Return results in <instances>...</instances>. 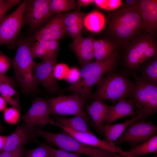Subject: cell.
Instances as JSON below:
<instances>
[{"mask_svg": "<svg viewBox=\"0 0 157 157\" xmlns=\"http://www.w3.org/2000/svg\"><path fill=\"white\" fill-rule=\"evenodd\" d=\"M56 121L61 126L65 127L74 131L93 134L87 124L85 121L82 117L75 116L72 118H65L57 115L54 116Z\"/></svg>", "mask_w": 157, "mask_h": 157, "instance_id": "cell-24", "label": "cell"}, {"mask_svg": "<svg viewBox=\"0 0 157 157\" xmlns=\"http://www.w3.org/2000/svg\"><path fill=\"white\" fill-rule=\"evenodd\" d=\"M5 1V0H0V5L3 3Z\"/></svg>", "mask_w": 157, "mask_h": 157, "instance_id": "cell-46", "label": "cell"}, {"mask_svg": "<svg viewBox=\"0 0 157 157\" xmlns=\"http://www.w3.org/2000/svg\"><path fill=\"white\" fill-rule=\"evenodd\" d=\"M80 78V70L74 67L70 68L65 80L72 85L77 83Z\"/></svg>", "mask_w": 157, "mask_h": 157, "instance_id": "cell-36", "label": "cell"}, {"mask_svg": "<svg viewBox=\"0 0 157 157\" xmlns=\"http://www.w3.org/2000/svg\"><path fill=\"white\" fill-rule=\"evenodd\" d=\"M112 154L114 156V157H123L122 156L119 155L118 154L114 153H112Z\"/></svg>", "mask_w": 157, "mask_h": 157, "instance_id": "cell-45", "label": "cell"}, {"mask_svg": "<svg viewBox=\"0 0 157 157\" xmlns=\"http://www.w3.org/2000/svg\"><path fill=\"white\" fill-rule=\"evenodd\" d=\"M3 114L5 122L11 124H16L20 117V114L19 110L13 107L6 108L3 110Z\"/></svg>", "mask_w": 157, "mask_h": 157, "instance_id": "cell-32", "label": "cell"}, {"mask_svg": "<svg viewBox=\"0 0 157 157\" xmlns=\"http://www.w3.org/2000/svg\"><path fill=\"white\" fill-rule=\"evenodd\" d=\"M32 136L33 138L37 137L43 138L59 149L81 155L84 154L88 157H114L112 153L83 143L63 130L59 133H53L40 128H34Z\"/></svg>", "mask_w": 157, "mask_h": 157, "instance_id": "cell-5", "label": "cell"}, {"mask_svg": "<svg viewBox=\"0 0 157 157\" xmlns=\"http://www.w3.org/2000/svg\"><path fill=\"white\" fill-rule=\"evenodd\" d=\"M85 16L78 11L64 14L63 23L66 33L73 39L81 35Z\"/></svg>", "mask_w": 157, "mask_h": 157, "instance_id": "cell-21", "label": "cell"}, {"mask_svg": "<svg viewBox=\"0 0 157 157\" xmlns=\"http://www.w3.org/2000/svg\"><path fill=\"white\" fill-rule=\"evenodd\" d=\"M25 152L23 146L21 147L14 150L0 153V157H22Z\"/></svg>", "mask_w": 157, "mask_h": 157, "instance_id": "cell-38", "label": "cell"}, {"mask_svg": "<svg viewBox=\"0 0 157 157\" xmlns=\"http://www.w3.org/2000/svg\"><path fill=\"white\" fill-rule=\"evenodd\" d=\"M107 30L111 40L126 48L144 30L137 4L123 6L111 12L108 16Z\"/></svg>", "mask_w": 157, "mask_h": 157, "instance_id": "cell-1", "label": "cell"}, {"mask_svg": "<svg viewBox=\"0 0 157 157\" xmlns=\"http://www.w3.org/2000/svg\"><path fill=\"white\" fill-rule=\"evenodd\" d=\"M137 4L144 30L155 36L157 30V0H138Z\"/></svg>", "mask_w": 157, "mask_h": 157, "instance_id": "cell-15", "label": "cell"}, {"mask_svg": "<svg viewBox=\"0 0 157 157\" xmlns=\"http://www.w3.org/2000/svg\"><path fill=\"white\" fill-rule=\"evenodd\" d=\"M30 50L34 59L38 58L42 61L50 60L47 49L41 41H38L30 46Z\"/></svg>", "mask_w": 157, "mask_h": 157, "instance_id": "cell-30", "label": "cell"}, {"mask_svg": "<svg viewBox=\"0 0 157 157\" xmlns=\"http://www.w3.org/2000/svg\"><path fill=\"white\" fill-rule=\"evenodd\" d=\"M49 5L51 13H59L71 9H76L77 4L74 0H50Z\"/></svg>", "mask_w": 157, "mask_h": 157, "instance_id": "cell-29", "label": "cell"}, {"mask_svg": "<svg viewBox=\"0 0 157 157\" xmlns=\"http://www.w3.org/2000/svg\"><path fill=\"white\" fill-rule=\"evenodd\" d=\"M24 156L25 157H51L47 150L40 146L27 151Z\"/></svg>", "mask_w": 157, "mask_h": 157, "instance_id": "cell-34", "label": "cell"}, {"mask_svg": "<svg viewBox=\"0 0 157 157\" xmlns=\"http://www.w3.org/2000/svg\"><path fill=\"white\" fill-rule=\"evenodd\" d=\"M126 48L123 68L120 71L129 76L135 73L142 64L157 56L155 36L148 33L137 36Z\"/></svg>", "mask_w": 157, "mask_h": 157, "instance_id": "cell-3", "label": "cell"}, {"mask_svg": "<svg viewBox=\"0 0 157 157\" xmlns=\"http://www.w3.org/2000/svg\"><path fill=\"white\" fill-rule=\"evenodd\" d=\"M69 135L85 144L98 148L111 153L119 154L125 157H132L127 152L119 146H117L113 141L104 138H97L93 134L77 131L69 128L61 126L60 128Z\"/></svg>", "mask_w": 157, "mask_h": 157, "instance_id": "cell-13", "label": "cell"}, {"mask_svg": "<svg viewBox=\"0 0 157 157\" xmlns=\"http://www.w3.org/2000/svg\"><path fill=\"white\" fill-rule=\"evenodd\" d=\"M34 128L26 125H19L15 131L7 136L6 143L0 153L15 150L23 146L33 139L32 133Z\"/></svg>", "mask_w": 157, "mask_h": 157, "instance_id": "cell-18", "label": "cell"}, {"mask_svg": "<svg viewBox=\"0 0 157 157\" xmlns=\"http://www.w3.org/2000/svg\"><path fill=\"white\" fill-rule=\"evenodd\" d=\"M105 22L104 15L98 11H94L85 16L83 25L89 31L97 33L102 30Z\"/></svg>", "mask_w": 157, "mask_h": 157, "instance_id": "cell-26", "label": "cell"}, {"mask_svg": "<svg viewBox=\"0 0 157 157\" xmlns=\"http://www.w3.org/2000/svg\"><path fill=\"white\" fill-rule=\"evenodd\" d=\"M136 114L131 100L123 99L118 101L115 105L110 106L104 123L110 124L120 118L133 116Z\"/></svg>", "mask_w": 157, "mask_h": 157, "instance_id": "cell-20", "label": "cell"}, {"mask_svg": "<svg viewBox=\"0 0 157 157\" xmlns=\"http://www.w3.org/2000/svg\"><path fill=\"white\" fill-rule=\"evenodd\" d=\"M70 68L66 64L58 63L55 65L53 74L56 79H65Z\"/></svg>", "mask_w": 157, "mask_h": 157, "instance_id": "cell-33", "label": "cell"}, {"mask_svg": "<svg viewBox=\"0 0 157 157\" xmlns=\"http://www.w3.org/2000/svg\"><path fill=\"white\" fill-rule=\"evenodd\" d=\"M127 151L132 157H139L151 153L157 154V134L142 143L131 147Z\"/></svg>", "mask_w": 157, "mask_h": 157, "instance_id": "cell-25", "label": "cell"}, {"mask_svg": "<svg viewBox=\"0 0 157 157\" xmlns=\"http://www.w3.org/2000/svg\"><path fill=\"white\" fill-rule=\"evenodd\" d=\"M135 83L128 98L132 101L136 113L142 115L140 120L145 121L157 112V83L144 81L133 74Z\"/></svg>", "mask_w": 157, "mask_h": 157, "instance_id": "cell-7", "label": "cell"}, {"mask_svg": "<svg viewBox=\"0 0 157 157\" xmlns=\"http://www.w3.org/2000/svg\"><path fill=\"white\" fill-rule=\"evenodd\" d=\"M21 0H8L0 5V22L3 18L5 13L11 8L20 3Z\"/></svg>", "mask_w": 157, "mask_h": 157, "instance_id": "cell-35", "label": "cell"}, {"mask_svg": "<svg viewBox=\"0 0 157 157\" xmlns=\"http://www.w3.org/2000/svg\"><path fill=\"white\" fill-rule=\"evenodd\" d=\"M26 3L27 0H24L14 11L1 21L0 46L6 43L14 44L25 24L23 15Z\"/></svg>", "mask_w": 157, "mask_h": 157, "instance_id": "cell-10", "label": "cell"}, {"mask_svg": "<svg viewBox=\"0 0 157 157\" xmlns=\"http://www.w3.org/2000/svg\"><path fill=\"white\" fill-rule=\"evenodd\" d=\"M0 93L6 103L18 110L20 109L19 103V94L12 86L2 83L0 86Z\"/></svg>", "mask_w": 157, "mask_h": 157, "instance_id": "cell-28", "label": "cell"}, {"mask_svg": "<svg viewBox=\"0 0 157 157\" xmlns=\"http://www.w3.org/2000/svg\"><path fill=\"white\" fill-rule=\"evenodd\" d=\"M87 101L77 94L61 95L48 100L51 114L54 115H73L83 118L91 126L93 123L84 110L83 106Z\"/></svg>", "mask_w": 157, "mask_h": 157, "instance_id": "cell-8", "label": "cell"}, {"mask_svg": "<svg viewBox=\"0 0 157 157\" xmlns=\"http://www.w3.org/2000/svg\"><path fill=\"white\" fill-rule=\"evenodd\" d=\"M35 139L37 143L47 150L51 157H81L80 154L69 152L60 149H56L41 143Z\"/></svg>", "mask_w": 157, "mask_h": 157, "instance_id": "cell-31", "label": "cell"}, {"mask_svg": "<svg viewBox=\"0 0 157 157\" xmlns=\"http://www.w3.org/2000/svg\"><path fill=\"white\" fill-rule=\"evenodd\" d=\"M142 115L140 113L124 122L113 124H104L98 132L107 140L116 141L122 135L128 126L137 119H140Z\"/></svg>", "mask_w": 157, "mask_h": 157, "instance_id": "cell-22", "label": "cell"}, {"mask_svg": "<svg viewBox=\"0 0 157 157\" xmlns=\"http://www.w3.org/2000/svg\"><path fill=\"white\" fill-rule=\"evenodd\" d=\"M57 58L40 63H35L34 66V77L36 84L40 83L51 94L58 92L60 89L53 72Z\"/></svg>", "mask_w": 157, "mask_h": 157, "instance_id": "cell-14", "label": "cell"}, {"mask_svg": "<svg viewBox=\"0 0 157 157\" xmlns=\"http://www.w3.org/2000/svg\"><path fill=\"white\" fill-rule=\"evenodd\" d=\"M2 83H3V82L0 81V86Z\"/></svg>", "mask_w": 157, "mask_h": 157, "instance_id": "cell-49", "label": "cell"}, {"mask_svg": "<svg viewBox=\"0 0 157 157\" xmlns=\"http://www.w3.org/2000/svg\"><path fill=\"white\" fill-rule=\"evenodd\" d=\"M122 4L120 0H105L104 9L109 11L115 10L120 7Z\"/></svg>", "mask_w": 157, "mask_h": 157, "instance_id": "cell-39", "label": "cell"}, {"mask_svg": "<svg viewBox=\"0 0 157 157\" xmlns=\"http://www.w3.org/2000/svg\"><path fill=\"white\" fill-rule=\"evenodd\" d=\"M30 47L29 41L19 40L16 54L13 60L15 78L22 91L26 93L36 90L38 86L34 77L35 62Z\"/></svg>", "mask_w": 157, "mask_h": 157, "instance_id": "cell-6", "label": "cell"}, {"mask_svg": "<svg viewBox=\"0 0 157 157\" xmlns=\"http://www.w3.org/2000/svg\"><path fill=\"white\" fill-rule=\"evenodd\" d=\"M0 81L3 83L9 85L13 87L14 82L13 80L6 74H3L0 72Z\"/></svg>", "mask_w": 157, "mask_h": 157, "instance_id": "cell-40", "label": "cell"}, {"mask_svg": "<svg viewBox=\"0 0 157 157\" xmlns=\"http://www.w3.org/2000/svg\"><path fill=\"white\" fill-rule=\"evenodd\" d=\"M117 50L106 59L99 62H92L81 67L80 70V78L76 83L58 92H70L78 94L87 101L91 99L93 87L105 75L114 70L120 58Z\"/></svg>", "mask_w": 157, "mask_h": 157, "instance_id": "cell-2", "label": "cell"}, {"mask_svg": "<svg viewBox=\"0 0 157 157\" xmlns=\"http://www.w3.org/2000/svg\"><path fill=\"white\" fill-rule=\"evenodd\" d=\"M138 0H126L124 2L126 5L129 6H132L136 4Z\"/></svg>", "mask_w": 157, "mask_h": 157, "instance_id": "cell-44", "label": "cell"}, {"mask_svg": "<svg viewBox=\"0 0 157 157\" xmlns=\"http://www.w3.org/2000/svg\"><path fill=\"white\" fill-rule=\"evenodd\" d=\"M157 154H155L154 157H157Z\"/></svg>", "mask_w": 157, "mask_h": 157, "instance_id": "cell-48", "label": "cell"}, {"mask_svg": "<svg viewBox=\"0 0 157 157\" xmlns=\"http://www.w3.org/2000/svg\"><path fill=\"white\" fill-rule=\"evenodd\" d=\"M92 0H78L77 1V5L78 8L84 6H88L93 2Z\"/></svg>", "mask_w": 157, "mask_h": 157, "instance_id": "cell-41", "label": "cell"}, {"mask_svg": "<svg viewBox=\"0 0 157 157\" xmlns=\"http://www.w3.org/2000/svg\"><path fill=\"white\" fill-rule=\"evenodd\" d=\"M11 65L12 62L10 58L3 53H0V72L5 74Z\"/></svg>", "mask_w": 157, "mask_h": 157, "instance_id": "cell-37", "label": "cell"}, {"mask_svg": "<svg viewBox=\"0 0 157 157\" xmlns=\"http://www.w3.org/2000/svg\"><path fill=\"white\" fill-rule=\"evenodd\" d=\"M7 136L0 135V150L4 146L6 141Z\"/></svg>", "mask_w": 157, "mask_h": 157, "instance_id": "cell-42", "label": "cell"}, {"mask_svg": "<svg viewBox=\"0 0 157 157\" xmlns=\"http://www.w3.org/2000/svg\"><path fill=\"white\" fill-rule=\"evenodd\" d=\"M6 102L4 99L0 96V112L3 111L6 108Z\"/></svg>", "mask_w": 157, "mask_h": 157, "instance_id": "cell-43", "label": "cell"}, {"mask_svg": "<svg viewBox=\"0 0 157 157\" xmlns=\"http://www.w3.org/2000/svg\"><path fill=\"white\" fill-rule=\"evenodd\" d=\"M64 14L60 13L51 18L36 32L34 38L38 41L58 40L66 33L63 23Z\"/></svg>", "mask_w": 157, "mask_h": 157, "instance_id": "cell-16", "label": "cell"}, {"mask_svg": "<svg viewBox=\"0 0 157 157\" xmlns=\"http://www.w3.org/2000/svg\"><path fill=\"white\" fill-rule=\"evenodd\" d=\"M52 15L49 0H27L23 16L31 31L36 30Z\"/></svg>", "mask_w": 157, "mask_h": 157, "instance_id": "cell-11", "label": "cell"}, {"mask_svg": "<svg viewBox=\"0 0 157 157\" xmlns=\"http://www.w3.org/2000/svg\"><path fill=\"white\" fill-rule=\"evenodd\" d=\"M2 130V128L1 125L0 124V133L1 132Z\"/></svg>", "mask_w": 157, "mask_h": 157, "instance_id": "cell-47", "label": "cell"}, {"mask_svg": "<svg viewBox=\"0 0 157 157\" xmlns=\"http://www.w3.org/2000/svg\"><path fill=\"white\" fill-rule=\"evenodd\" d=\"M157 131V126L151 121L137 119L128 126L115 143L119 146L127 142L132 147L150 138L156 134Z\"/></svg>", "mask_w": 157, "mask_h": 157, "instance_id": "cell-9", "label": "cell"}, {"mask_svg": "<svg viewBox=\"0 0 157 157\" xmlns=\"http://www.w3.org/2000/svg\"><path fill=\"white\" fill-rule=\"evenodd\" d=\"M94 40L92 38H84L81 35L74 39L69 45L81 67L93 62L94 59L93 46Z\"/></svg>", "mask_w": 157, "mask_h": 157, "instance_id": "cell-17", "label": "cell"}, {"mask_svg": "<svg viewBox=\"0 0 157 157\" xmlns=\"http://www.w3.org/2000/svg\"><path fill=\"white\" fill-rule=\"evenodd\" d=\"M110 107L103 101L99 99L93 101L91 104H87L85 107L86 113L92 121L97 131L98 132L104 124Z\"/></svg>", "mask_w": 157, "mask_h": 157, "instance_id": "cell-19", "label": "cell"}, {"mask_svg": "<svg viewBox=\"0 0 157 157\" xmlns=\"http://www.w3.org/2000/svg\"><path fill=\"white\" fill-rule=\"evenodd\" d=\"M51 114L48 100L38 97L33 101L22 120L26 125L33 127L37 125H50L60 128L59 123L50 118Z\"/></svg>", "mask_w": 157, "mask_h": 157, "instance_id": "cell-12", "label": "cell"}, {"mask_svg": "<svg viewBox=\"0 0 157 157\" xmlns=\"http://www.w3.org/2000/svg\"><path fill=\"white\" fill-rule=\"evenodd\" d=\"M138 70L141 73L139 78L149 83H157V56L144 63Z\"/></svg>", "mask_w": 157, "mask_h": 157, "instance_id": "cell-27", "label": "cell"}, {"mask_svg": "<svg viewBox=\"0 0 157 157\" xmlns=\"http://www.w3.org/2000/svg\"><path fill=\"white\" fill-rule=\"evenodd\" d=\"M129 76L121 71L113 70L101 77L96 83L97 87L91 99L109 100L115 103L126 99L134 83Z\"/></svg>", "mask_w": 157, "mask_h": 157, "instance_id": "cell-4", "label": "cell"}, {"mask_svg": "<svg viewBox=\"0 0 157 157\" xmlns=\"http://www.w3.org/2000/svg\"><path fill=\"white\" fill-rule=\"evenodd\" d=\"M95 61H101L110 56L118 47L114 42L107 39L95 40L93 43Z\"/></svg>", "mask_w": 157, "mask_h": 157, "instance_id": "cell-23", "label": "cell"}]
</instances>
